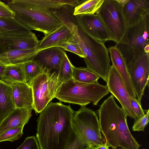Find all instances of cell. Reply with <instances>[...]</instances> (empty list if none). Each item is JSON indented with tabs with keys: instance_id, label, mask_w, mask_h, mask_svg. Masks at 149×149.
<instances>
[{
	"instance_id": "1",
	"label": "cell",
	"mask_w": 149,
	"mask_h": 149,
	"mask_svg": "<svg viewBox=\"0 0 149 149\" xmlns=\"http://www.w3.org/2000/svg\"><path fill=\"white\" fill-rule=\"evenodd\" d=\"M74 111L70 106L50 102L37 120L36 137L40 149H65Z\"/></svg>"
},
{
	"instance_id": "2",
	"label": "cell",
	"mask_w": 149,
	"mask_h": 149,
	"mask_svg": "<svg viewBox=\"0 0 149 149\" xmlns=\"http://www.w3.org/2000/svg\"><path fill=\"white\" fill-rule=\"evenodd\" d=\"M100 129L105 142L112 149H139L140 145L133 137L127 121V115L112 94L98 109Z\"/></svg>"
},
{
	"instance_id": "3",
	"label": "cell",
	"mask_w": 149,
	"mask_h": 149,
	"mask_svg": "<svg viewBox=\"0 0 149 149\" xmlns=\"http://www.w3.org/2000/svg\"><path fill=\"white\" fill-rule=\"evenodd\" d=\"M65 25L76 39L84 55L86 68L106 82L111 65L108 49L104 43L82 31L75 19L67 22Z\"/></svg>"
},
{
	"instance_id": "4",
	"label": "cell",
	"mask_w": 149,
	"mask_h": 149,
	"mask_svg": "<svg viewBox=\"0 0 149 149\" xmlns=\"http://www.w3.org/2000/svg\"><path fill=\"white\" fill-rule=\"evenodd\" d=\"M109 93L107 85L98 82L86 83L72 78L61 84L54 97L60 101L84 106L90 103L97 105L100 101Z\"/></svg>"
},
{
	"instance_id": "5",
	"label": "cell",
	"mask_w": 149,
	"mask_h": 149,
	"mask_svg": "<svg viewBox=\"0 0 149 149\" xmlns=\"http://www.w3.org/2000/svg\"><path fill=\"white\" fill-rule=\"evenodd\" d=\"M7 4L14 12V18L31 30L42 32L44 36L51 33L63 24L49 12L31 7L22 0H8Z\"/></svg>"
},
{
	"instance_id": "6",
	"label": "cell",
	"mask_w": 149,
	"mask_h": 149,
	"mask_svg": "<svg viewBox=\"0 0 149 149\" xmlns=\"http://www.w3.org/2000/svg\"><path fill=\"white\" fill-rule=\"evenodd\" d=\"M72 126L90 148L105 142L101 131L97 114L86 106H81L78 111L74 112Z\"/></svg>"
},
{
	"instance_id": "7",
	"label": "cell",
	"mask_w": 149,
	"mask_h": 149,
	"mask_svg": "<svg viewBox=\"0 0 149 149\" xmlns=\"http://www.w3.org/2000/svg\"><path fill=\"white\" fill-rule=\"evenodd\" d=\"M113 41L127 44V29L122 7L116 0H104L97 10Z\"/></svg>"
},
{
	"instance_id": "8",
	"label": "cell",
	"mask_w": 149,
	"mask_h": 149,
	"mask_svg": "<svg viewBox=\"0 0 149 149\" xmlns=\"http://www.w3.org/2000/svg\"><path fill=\"white\" fill-rule=\"evenodd\" d=\"M32 91L33 103L31 107L36 113H40L53 98L59 86L57 75L44 70V71L27 82Z\"/></svg>"
},
{
	"instance_id": "9",
	"label": "cell",
	"mask_w": 149,
	"mask_h": 149,
	"mask_svg": "<svg viewBox=\"0 0 149 149\" xmlns=\"http://www.w3.org/2000/svg\"><path fill=\"white\" fill-rule=\"evenodd\" d=\"M149 14L135 25L127 28V43L116 44V46L123 54L125 62L130 60L133 54L137 51H144L149 45Z\"/></svg>"
},
{
	"instance_id": "10",
	"label": "cell",
	"mask_w": 149,
	"mask_h": 149,
	"mask_svg": "<svg viewBox=\"0 0 149 149\" xmlns=\"http://www.w3.org/2000/svg\"><path fill=\"white\" fill-rule=\"evenodd\" d=\"M126 63L137 99L141 104L145 88L148 85L149 53L137 52Z\"/></svg>"
},
{
	"instance_id": "11",
	"label": "cell",
	"mask_w": 149,
	"mask_h": 149,
	"mask_svg": "<svg viewBox=\"0 0 149 149\" xmlns=\"http://www.w3.org/2000/svg\"><path fill=\"white\" fill-rule=\"evenodd\" d=\"M106 82L109 93L119 102L127 116L135 119L136 116L130 103L132 97L121 77L112 65L111 66Z\"/></svg>"
},
{
	"instance_id": "12",
	"label": "cell",
	"mask_w": 149,
	"mask_h": 149,
	"mask_svg": "<svg viewBox=\"0 0 149 149\" xmlns=\"http://www.w3.org/2000/svg\"><path fill=\"white\" fill-rule=\"evenodd\" d=\"M77 24L85 33L97 40L104 42L113 40L97 13L74 15Z\"/></svg>"
},
{
	"instance_id": "13",
	"label": "cell",
	"mask_w": 149,
	"mask_h": 149,
	"mask_svg": "<svg viewBox=\"0 0 149 149\" xmlns=\"http://www.w3.org/2000/svg\"><path fill=\"white\" fill-rule=\"evenodd\" d=\"M40 42L32 31L26 35H0V43L6 50L38 49Z\"/></svg>"
},
{
	"instance_id": "14",
	"label": "cell",
	"mask_w": 149,
	"mask_h": 149,
	"mask_svg": "<svg viewBox=\"0 0 149 149\" xmlns=\"http://www.w3.org/2000/svg\"><path fill=\"white\" fill-rule=\"evenodd\" d=\"M122 8L128 28L136 24L149 14V1L147 0H128Z\"/></svg>"
},
{
	"instance_id": "15",
	"label": "cell",
	"mask_w": 149,
	"mask_h": 149,
	"mask_svg": "<svg viewBox=\"0 0 149 149\" xmlns=\"http://www.w3.org/2000/svg\"><path fill=\"white\" fill-rule=\"evenodd\" d=\"M65 52L63 48L51 47L38 49L33 59L38 61L44 70H58Z\"/></svg>"
},
{
	"instance_id": "16",
	"label": "cell",
	"mask_w": 149,
	"mask_h": 149,
	"mask_svg": "<svg viewBox=\"0 0 149 149\" xmlns=\"http://www.w3.org/2000/svg\"><path fill=\"white\" fill-rule=\"evenodd\" d=\"M112 65L121 77L131 96L136 98V95L130 77L125 58L120 51L116 46L108 49Z\"/></svg>"
},
{
	"instance_id": "17",
	"label": "cell",
	"mask_w": 149,
	"mask_h": 149,
	"mask_svg": "<svg viewBox=\"0 0 149 149\" xmlns=\"http://www.w3.org/2000/svg\"><path fill=\"white\" fill-rule=\"evenodd\" d=\"M31 107L15 108L0 124V134L10 129L24 127L32 116Z\"/></svg>"
},
{
	"instance_id": "18",
	"label": "cell",
	"mask_w": 149,
	"mask_h": 149,
	"mask_svg": "<svg viewBox=\"0 0 149 149\" xmlns=\"http://www.w3.org/2000/svg\"><path fill=\"white\" fill-rule=\"evenodd\" d=\"M16 108L31 107L33 103L32 89L28 84L17 83L10 84Z\"/></svg>"
},
{
	"instance_id": "19",
	"label": "cell",
	"mask_w": 149,
	"mask_h": 149,
	"mask_svg": "<svg viewBox=\"0 0 149 149\" xmlns=\"http://www.w3.org/2000/svg\"><path fill=\"white\" fill-rule=\"evenodd\" d=\"M38 49L7 50L0 54V64L4 66L22 64L33 59Z\"/></svg>"
},
{
	"instance_id": "20",
	"label": "cell",
	"mask_w": 149,
	"mask_h": 149,
	"mask_svg": "<svg viewBox=\"0 0 149 149\" xmlns=\"http://www.w3.org/2000/svg\"><path fill=\"white\" fill-rule=\"evenodd\" d=\"M15 108L10 85L0 79V124Z\"/></svg>"
},
{
	"instance_id": "21",
	"label": "cell",
	"mask_w": 149,
	"mask_h": 149,
	"mask_svg": "<svg viewBox=\"0 0 149 149\" xmlns=\"http://www.w3.org/2000/svg\"><path fill=\"white\" fill-rule=\"evenodd\" d=\"M72 36L70 30L63 24L40 41L38 49L51 47L58 43L68 40Z\"/></svg>"
},
{
	"instance_id": "22",
	"label": "cell",
	"mask_w": 149,
	"mask_h": 149,
	"mask_svg": "<svg viewBox=\"0 0 149 149\" xmlns=\"http://www.w3.org/2000/svg\"><path fill=\"white\" fill-rule=\"evenodd\" d=\"M31 32L14 18L0 17V35H26Z\"/></svg>"
},
{
	"instance_id": "23",
	"label": "cell",
	"mask_w": 149,
	"mask_h": 149,
	"mask_svg": "<svg viewBox=\"0 0 149 149\" xmlns=\"http://www.w3.org/2000/svg\"><path fill=\"white\" fill-rule=\"evenodd\" d=\"M3 75L0 79L8 84L17 83H27L22 64L4 66Z\"/></svg>"
},
{
	"instance_id": "24",
	"label": "cell",
	"mask_w": 149,
	"mask_h": 149,
	"mask_svg": "<svg viewBox=\"0 0 149 149\" xmlns=\"http://www.w3.org/2000/svg\"><path fill=\"white\" fill-rule=\"evenodd\" d=\"M73 78L76 80L86 83H94L98 82L100 77L85 67L72 66Z\"/></svg>"
},
{
	"instance_id": "25",
	"label": "cell",
	"mask_w": 149,
	"mask_h": 149,
	"mask_svg": "<svg viewBox=\"0 0 149 149\" xmlns=\"http://www.w3.org/2000/svg\"><path fill=\"white\" fill-rule=\"evenodd\" d=\"M104 0H84L74 9V15L95 13Z\"/></svg>"
},
{
	"instance_id": "26",
	"label": "cell",
	"mask_w": 149,
	"mask_h": 149,
	"mask_svg": "<svg viewBox=\"0 0 149 149\" xmlns=\"http://www.w3.org/2000/svg\"><path fill=\"white\" fill-rule=\"evenodd\" d=\"M22 66L27 82L37 77L44 70L40 62L33 58L22 64Z\"/></svg>"
},
{
	"instance_id": "27",
	"label": "cell",
	"mask_w": 149,
	"mask_h": 149,
	"mask_svg": "<svg viewBox=\"0 0 149 149\" xmlns=\"http://www.w3.org/2000/svg\"><path fill=\"white\" fill-rule=\"evenodd\" d=\"M73 66L65 53L57 74L59 85L64 82L73 78Z\"/></svg>"
},
{
	"instance_id": "28",
	"label": "cell",
	"mask_w": 149,
	"mask_h": 149,
	"mask_svg": "<svg viewBox=\"0 0 149 149\" xmlns=\"http://www.w3.org/2000/svg\"><path fill=\"white\" fill-rule=\"evenodd\" d=\"M27 5L39 10L49 12L63 5L54 0H22Z\"/></svg>"
},
{
	"instance_id": "29",
	"label": "cell",
	"mask_w": 149,
	"mask_h": 149,
	"mask_svg": "<svg viewBox=\"0 0 149 149\" xmlns=\"http://www.w3.org/2000/svg\"><path fill=\"white\" fill-rule=\"evenodd\" d=\"M52 47H61L65 50L72 52L81 57L84 58L85 57L76 39L73 35L68 40L58 43Z\"/></svg>"
},
{
	"instance_id": "30",
	"label": "cell",
	"mask_w": 149,
	"mask_h": 149,
	"mask_svg": "<svg viewBox=\"0 0 149 149\" xmlns=\"http://www.w3.org/2000/svg\"><path fill=\"white\" fill-rule=\"evenodd\" d=\"M89 148L72 126L70 137L65 149H87Z\"/></svg>"
},
{
	"instance_id": "31",
	"label": "cell",
	"mask_w": 149,
	"mask_h": 149,
	"mask_svg": "<svg viewBox=\"0 0 149 149\" xmlns=\"http://www.w3.org/2000/svg\"><path fill=\"white\" fill-rule=\"evenodd\" d=\"M24 127L12 128L0 134V142L4 141L13 142L20 138L23 135Z\"/></svg>"
},
{
	"instance_id": "32",
	"label": "cell",
	"mask_w": 149,
	"mask_h": 149,
	"mask_svg": "<svg viewBox=\"0 0 149 149\" xmlns=\"http://www.w3.org/2000/svg\"><path fill=\"white\" fill-rule=\"evenodd\" d=\"M146 114L143 117L135 120L132 130L134 131H144L149 122V110H146Z\"/></svg>"
},
{
	"instance_id": "33",
	"label": "cell",
	"mask_w": 149,
	"mask_h": 149,
	"mask_svg": "<svg viewBox=\"0 0 149 149\" xmlns=\"http://www.w3.org/2000/svg\"><path fill=\"white\" fill-rule=\"evenodd\" d=\"M37 140L34 136H28L23 142L16 149H39Z\"/></svg>"
},
{
	"instance_id": "34",
	"label": "cell",
	"mask_w": 149,
	"mask_h": 149,
	"mask_svg": "<svg viewBox=\"0 0 149 149\" xmlns=\"http://www.w3.org/2000/svg\"><path fill=\"white\" fill-rule=\"evenodd\" d=\"M130 103L132 109L136 115V119L142 117L145 115L141 104L139 102L136 98L132 97L130 100Z\"/></svg>"
},
{
	"instance_id": "35",
	"label": "cell",
	"mask_w": 149,
	"mask_h": 149,
	"mask_svg": "<svg viewBox=\"0 0 149 149\" xmlns=\"http://www.w3.org/2000/svg\"><path fill=\"white\" fill-rule=\"evenodd\" d=\"M14 12L5 3L0 1V17L14 18Z\"/></svg>"
},
{
	"instance_id": "36",
	"label": "cell",
	"mask_w": 149,
	"mask_h": 149,
	"mask_svg": "<svg viewBox=\"0 0 149 149\" xmlns=\"http://www.w3.org/2000/svg\"><path fill=\"white\" fill-rule=\"evenodd\" d=\"M85 0H54L56 2L63 5H68L73 8L80 5L83 3Z\"/></svg>"
},
{
	"instance_id": "37",
	"label": "cell",
	"mask_w": 149,
	"mask_h": 149,
	"mask_svg": "<svg viewBox=\"0 0 149 149\" xmlns=\"http://www.w3.org/2000/svg\"><path fill=\"white\" fill-rule=\"evenodd\" d=\"M109 146L107 143L105 142L104 143L90 148V149H109Z\"/></svg>"
},
{
	"instance_id": "38",
	"label": "cell",
	"mask_w": 149,
	"mask_h": 149,
	"mask_svg": "<svg viewBox=\"0 0 149 149\" xmlns=\"http://www.w3.org/2000/svg\"><path fill=\"white\" fill-rule=\"evenodd\" d=\"M122 7L128 0H116Z\"/></svg>"
},
{
	"instance_id": "39",
	"label": "cell",
	"mask_w": 149,
	"mask_h": 149,
	"mask_svg": "<svg viewBox=\"0 0 149 149\" xmlns=\"http://www.w3.org/2000/svg\"><path fill=\"white\" fill-rule=\"evenodd\" d=\"M6 50L5 47L0 43V54L4 52Z\"/></svg>"
},
{
	"instance_id": "40",
	"label": "cell",
	"mask_w": 149,
	"mask_h": 149,
	"mask_svg": "<svg viewBox=\"0 0 149 149\" xmlns=\"http://www.w3.org/2000/svg\"><path fill=\"white\" fill-rule=\"evenodd\" d=\"M5 67L0 64V78L1 79L3 75Z\"/></svg>"
},
{
	"instance_id": "41",
	"label": "cell",
	"mask_w": 149,
	"mask_h": 149,
	"mask_svg": "<svg viewBox=\"0 0 149 149\" xmlns=\"http://www.w3.org/2000/svg\"><path fill=\"white\" fill-rule=\"evenodd\" d=\"M119 149H124L123 148H119Z\"/></svg>"
},
{
	"instance_id": "42",
	"label": "cell",
	"mask_w": 149,
	"mask_h": 149,
	"mask_svg": "<svg viewBox=\"0 0 149 149\" xmlns=\"http://www.w3.org/2000/svg\"><path fill=\"white\" fill-rule=\"evenodd\" d=\"M87 149H90V148H88Z\"/></svg>"
}]
</instances>
